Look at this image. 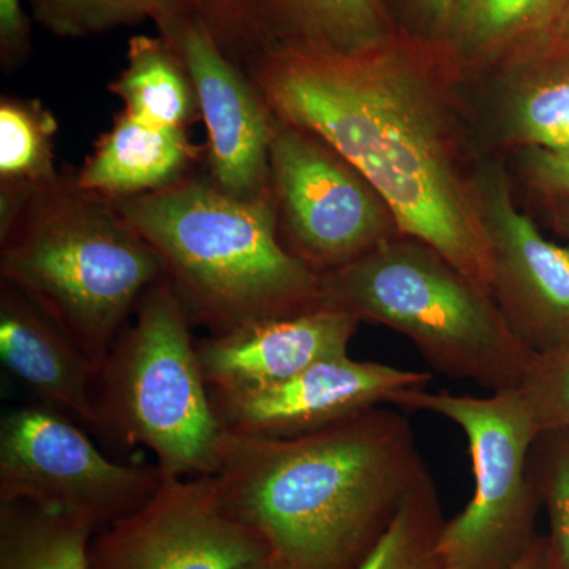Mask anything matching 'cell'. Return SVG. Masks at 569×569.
I'll return each mask as SVG.
<instances>
[{
  "mask_svg": "<svg viewBox=\"0 0 569 569\" xmlns=\"http://www.w3.org/2000/svg\"><path fill=\"white\" fill-rule=\"evenodd\" d=\"M440 44L399 32L370 50H291L246 70L280 121L309 130L353 164L397 231L440 253L490 293L492 263L463 178Z\"/></svg>",
  "mask_w": 569,
  "mask_h": 569,
  "instance_id": "obj_1",
  "label": "cell"
},
{
  "mask_svg": "<svg viewBox=\"0 0 569 569\" xmlns=\"http://www.w3.org/2000/svg\"><path fill=\"white\" fill-rule=\"evenodd\" d=\"M426 473L410 421L380 406L298 437L223 430L212 478L284 569H359Z\"/></svg>",
  "mask_w": 569,
  "mask_h": 569,
  "instance_id": "obj_2",
  "label": "cell"
},
{
  "mask_svg": "<svg viewBox=\"0 0 569 569\" xmlns=\"http://www.w3.org/2000/svg\"><path fill=\"white\" fill-rule=\"evenodd\" d=\"M163 277L152 247L114 201L82 189L77 171L31 192L0 193V279L61 326L97 373Z\"/></svg>",
  "mask_w": 569,
  "mask_h": 569,
  "instance_id": "obj_3",
  "label": "cell"
},
{
  "mask_svg": "<svg viewBox=\"0 0 569 569\" xmlns=\"http://www.w3.org/2000/svg\"><path fill=\"white\" fill-rule=\"evenodd\" d=\"M112 201L159 257L190 323L211 335L325 302L320 274L280 241L272 190L241 200L189 174Z\"/></svg>",
  "mask_w": 569,
  "mask_h": 569,
  "instance_id": "obj_4",
  "label": "cell"
},
{
  "mask_svg": "<svg viewBox=\"0 0 569 569\" xmlns=\"http://www.w3.org/2000/svg\"><path fill=\"white\" fill-rule=\"evenodd\" d=\"M320 282L326 302L408 337L427 365L452 380L508 391L522 387L538 359L492 295L413 239H388Z\"/></svg>",
  "mask_w": 569,
  "mask_h": 569,
  "instance_id": "obj_5",
  "label": "cell"
},
{
  "mask_svg": "<svg viewBox=\"0 0 569 569\" xmlns=\"http://www.w3.org/2000/svg\"><path fill=\"white\" fill-rule=\"evenodd\" d=\"M97 373V429L148 448L162 478L212 477L223 427L167 279L152 284Z\"/></svg>",
  "mask_w": 569,
  "mask_h": 569,
  "instance_id": "obj_6",
  "label": "cell"
},
{
  "mask_svg": "<svg viewBox=\"0 0 569 569\" xmlns=\"http://www.w3.org/2000/svg\"><path fill=\"white\" fill-rule=\"evenodd\" d=\"M391 407L425 411L455 422L467 437L473 496L438 538L441 569H509L539 538V507L529 459L541 429L522 387L489 396L400 392Z\"/></svg>",
  "mask_w": 569,
  "mask_h": 569,
  "instance_id": "obj_7",
  "label": "cell"
},
{
  "mask_svg": "<svg viewBox=\"0 0 569 569\" xmlns=\"http://www.w3.org/2000/svg\"><path fill=\"white\" fill-rule=\"evenodd\" d=\"M271 190L280 241L318 274L400 236L388 206L353 164L317 134L280 119Z\"/></svg>",
  "mask_w": 569,
  "mask_h": 569,
  "instance_id": "obj_8",
  "label": "cell"
},
{
  "mask_svg": "<svg viewBox=\"0 0 569 569\" xmlns=\"http://www.w3.org/2000/svg\"><path fill=\"white\" fill-rule=\"evenodd\" d=\"M162 481L156 467L108 459L58 408L18 407L0 422V501L66 509L102 530L148 503Z\"/></svg>",
  "mask_w": 569,
  "mask_h": 569,
  "instance_id": "obj_9",
  "label": "cell"
},
{
  "mask_svg": "<svg viewBox=\"0 0 569 569\" xmlns=\"http://www.w3.org/2000/svg\"><path fill=\"white\" fill-rule=\"evenodd\" d=\"M271 556L212 477L163 478L148 503L93 535L89 569H242Z\"/></svg>",
  "mask_w": 569,
  "mask_h": 569,
  "instance_id": "obj_10",
  "label": "cell"
},
{
  "mask_svg": "<svg viewBox=\"0 0 569 569\" xmlns=\"http://www.w3.org/2000/svg\"><path fill=\"white\" fill-rule=\"evenodd\" d=\"M492 263L490 295L520 343L537 358L569 353V249L520 211L500 164L471 178Z\"/></svg>",
  "mask_w": 569,
  "mask_h": 569,
  "instance_id": "obj_11",
  "label": "cell"
},
{
  "mask_svg": "<svg viewBox=\"0 0 569 569\" xmlns=\"http://www.w3.org/2000/svg\"><path fill=\"white\" fill-rule=\"evenodd\" d=\"M157 31L192 78L208 132L206 178L241 200L271 193V146L279 119L257 86L219 50L193 11Z\"/></svg>",
  "mask_w": 569,
  "mask_h": 569,
  "instance_id": "obj_12",
  "label": "cell"
},
{
  "mask_svg": "<svg viewBox=\"0 0 569 569\" xmlns=\"http://www.w3.org/2000/svg\"><path fill=\"white\" fill-rule=\"evenodd\" d=\"M432 373L350 355L325 359L272 387L250 391H211L213 410L228 432L253 437H298L362 411L391 406L397 395L422 389Z\"/></svg>",
  "mask_w": 569,
  "mask_h": 569,
  "instance_id": "obj_13",
  "label": "cell"
},
{
  "mask_svg": "<svg viewBox=\"0 0 569 569\" xmlns=\"http://www.w3.org/2000/svg\"><path fill=\"white\" fill-rule=\"evenodd\" d=\"M219 50L241 70L291 50H370L399 33L385 0H189Z\"/></svg>",
  "mask_w": 569,
  "mask_h": 569,
  "instance_id": "obj_14",
  "label": "cell"
},
{
  "mask_svg": "<svg viewBox=\"0 0 569 569\" xmlns=\"http://www.w3.org/2000/svg\"><path fill=\"white\" fill-rule=\"evenodd\" d=\"M359 323L342 307L325 301L306 312L198 340V359L211 391L272 387L325 359L348 355Z\"/></svg>",
  "mask_w": 569,
  "mask_h": 569,
  "instance_id": "obj_15",
  "label": "cell"
},
{
  "mask_svg": "<svg viewBox=\"0 0 569 569\" xmlns=\"http://www.w3.org/2000/svg\"><path fill=\"white\" fill-rule=\"evenodd\" d=\"M0 358L47 406L97 429V370L61 326L2 279Z\"/></svg>",
  "mask_w": 569,
  "mask_h": 569,
  "instance_id": "obj_16",
  "label": "cell"
},
{
  "mask_svg": "<svg viewBox=\"0 0 569 569\" xmlns=\"http://www.w3.org/2000/svg\"><path fill=\"white\" fill-rule=\"evenodd\" d=\"M204 153L203 146L190 141L187 129L152 126L121 111L93 144L77 171V182L108 200L140 197L192 174Z\"/></svg>",
  "mask_w": 569,
  "mask_h": 569,
  "instance_id": "obj_17",
  "label": "cell"
},
{
  "mask_svg": "<svg viewBox=\"0 0 569 569\" xmlns=\"http://www.w3.org/2000/svg\"><path fill=\"white\" fill-rule=\"evenodd\" d=\"M567 0H455L443 50L455 67L505 69L549 51Z\"/></svg>",
  "mask_w": 569,
  "mask_h": 569,
  "instance_id": "obj_18",
  "label": "cell"
},
{
  "mask_svg": "<svg viewBox=\"0 0 569 569\" xmlns=\"http://www.w3.org/2000/svg\"><path fill=\"white\" fill-rule=\"evenodd\" d=\"M493 123L501 142L569 149V52L546 51L501 69Z\"/></svg>",
  "mask_w": 569,
  "mask_h": 569,
  "instance_id": "obj_19",
  "label": "cell"
},
{
  "mask_svg": "<svg viewBox=\"0 0 569 569\" xmlns=\"http://www.w3.org/2000/svg\"><path fill=\"white\" fill-rule=\"evenodd\" d=\"M108 91L122 100V111L152 126L187 129L201 119L192 78L181 56L160 36L129 40L126 69Z\"/></svg>",
  "mask_w": 569,
  "mask_h": 569,
  "instance_id": "obj_20",
  "label": "cell"
},
{
  "mask_svg": "<svg viewBox=\"0 0 569 569\" xmlns=\"http://www.w3.org/2000/svg\"><path fill=\"white\" fill-rule=\"evenodd\" d=\"M96 523L66 509L0 501V569H89Z\"/></svg>",
  "mask_w": 569,
  "mask_h": 569,
  "instance_id": "obj_21",
  "label": "cell"
},
{
  "mask_svg": "<svg viewBox=\"0 0 569 569\" xmlns=\"http://www.w3.org/2000/svg\"><path fill=\"white\" fill-rule=\"evenodd\" d=\"M59 122L39 99H0V193H24L54 182Z\"/></svg>",
  "mask_w": 569,
  "mask_h": 569,
  "instance_id": "obj_22",
  "label": "cell"
},
{
  "mask_svg": "<svg viewBox=\"0 0 569 569\" xmlns=\"http://www.w3.org/2000/svg\"><path fill=\"white\" fill-rule=\"evenodd\" d=\"M33 20L54 37L84 39L151 20L157 29L190 13L189 0H28Z\"/></svg>",
  "mask_w": 569,
  "mask_h": 569,
  "instance_id": "obj_23",
  "label": "cell"
},
{
  "mask_svg": "<svg viewBox=\"0 0 569 569\" xmlns=\"http://www.w3.org/2000/svg\"><path fill=\"white\" fill-rule=\"evenodd\" d=\"M443 526L436 481L426 473L408 492L387 535L359 569H441L437 545Z\"/></svg>",
  "mask_w": 569,
  "mask_h": 569,
  "instance_id": "obj_24",
  "label": "cell"
},
{
  "mask_svg": "<svg viewBox=\"0 0 569 569\" xmlns=\"http://www.w3.org/2000/svg\"><path fill=\"white\" fill-rule=\"evenodd\" d=\"M531 481L550 520V546L560 569H569V429L542 430L529 459Z\"/></svg>",
  "mask_w": 569,
  "mask_h": 569,
  "instance_id": "obj_25",
  "label": "cell"
},
{
  "mask_svg": "<svg viewBox=\"0 0 569 569\" xmlns=\"http://www.w3.org/2000/svg\"><path fill=\"white\" fill-rule=\"evenodd\" d=\"M539 429H569V353L538 358L522 385Z\"/></svg>",
  "mask_w": 569,
  "mask_h": 569,
  "instance_id": "obj_26",
  "label": "cell"
},
{
  "mask_svg": "<svg viewBox=\"0 0 569 569\" xmlns=\"http://www.w3.org/2000/svg\"><path fill=\"white\" fill-rule=\"evenodd\" d=\"M387 3V0H385ZM455 0H389L399 32L427 43L443 44Z\"/></svg>",
  "mask_w": 569,
  "mask_h": 569,
  "instance_id": "obj_27",
  "label": "cell"
},
{
  "mask_svg": "<svg viewBox=\"0 0 569 569\" xmlns=\"http://www.w3.org/2000/svg\"><path fill=\"white\" fill-rule=\"evenodd\" d=\"M32 52L31 21L21 0H0V63L6 73L20 69Z\"/></svg>",
  "mask_w": 569,
  "mask_h": 569,
  "instance_id": "obj_28",
  "label": "cell"
},
{
  "mask_svg": "<svg viewBox=\"0 0 569 569\" xmlns=\"http://www.w3.org/2000/svg\"><path fill=\"white\" fill-rule=\"evenodd\" d=\"M522 167L530 181L539 189L569 198V149H523Z\"/></svg>",
  "mask_w": 569,
  "mask_h": 569,
  "instance_id": "obj_29",
  "label": "cell"
},
{
  "mask_svg": "<svg viewBox=\"0 0 569 569\" xmlns=\"http://www.w3.org/2000/svg\"><path fill=\"white\" fill-rule=\"evenodd\" d=\"M509 569H560L549 538L539 537L529 552Z\"/></svg>",
  "mask_w": 569,
  "mask_h": 569,
  "instance_id": "obj_30",
  "label": "cell"
},
{
  "mask_svg": "<svg viewBox=\"0 0 569 569\" xmlns=\"http://www.w3.org/2000/svg\"><path fill=\"white\" fill-rule=\"evenodd\" d=\"M549 51L569 52V0L565 2Z\"/></svg>",
  "mask_w": 569,
  "mask_h": 569,
  "instance_id": "obj_31",
  "label": "cell"
},
{
  "mask_svg": "<svg viewBox=\"0 0 569 569\" xmlns=\"http://www.w3.org/2000/svg\"><path fill=\"white\" fill-rule=\"evenodd\" d=\"M242 569H284V567L279 560H276L274 557L269 556L263 560H258L252 565H247V567Z\"/></svg>",
  "mask_w": 569,
  "mask_h": 569,
  "instance_id": "obj_32",
  "label": "cell"
}]
</instances>
